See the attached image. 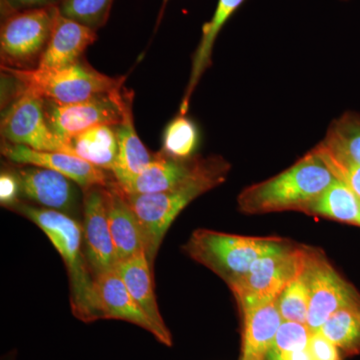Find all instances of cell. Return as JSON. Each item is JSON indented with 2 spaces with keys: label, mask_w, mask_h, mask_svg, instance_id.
I'll return each mask as SVG.
<instances>
[{
  "label": "cell",
  "mask_w": 360,
  "mask_h": 360,
  "mask_svg": "<svg viewBox=\"0 0 360 360\" xmlns=\"http://www.w3.org/2000/svg\"><path fill=\"white\" fill-rule=\"evenodd\" d=\"M231 168L229 161L213 155L203 158L191 179L165 193L134 194L122 189L141 224L146 257L153 269L161 243L174 219L189 203L224 184Z\"/></svg>",
  "instance_id": "cell-1"
},
{
  "label": "cell",
  "mask_w": 360,
  "mask_h": 360,
  "mask_svg": "<svg viewBox=\"0 0 360 360\" xmlns=\"http://www.w3.org/2000/svg\"><path fill=\"white\" fill-rule=\"evenodd\" d=\"M11 208L37 224L63 257L70 278L71 309L75 316L84 322L101 319L97 307L96 279L84 255L82 225L70 215L49 208L20 202Z\"/></svg>",
  "instance_id": "cell-2"
},
{
  "label": "cell",
  "mask_w": 360,
  "mask_h": 360,
  "mask_svg": "<svg viewBox=\"0 0 360 360\" xmlns=\"http://www.w3.org/2000/svg\"><path fill=\"white\" fill-rule=\"evenodd\" d=\"M335 179L314 149L281 174L246 187L239 194V210L246 214L303 212Z\"/></svg>",
  "instance_id": "cell-3"
},
{
  "label": "cell",
  "mask_w": 360,
  "mask_h": 360,
  "mask_svg": "<svg viewBox=\"0 0 360 360\" xmlns=\"http://www.w3.org/2000/svg\"><path fill=\"white\" fill-rule=\"evenodd\" d=\"M14 78L20 94H32L58 104L82 103L92 97L123 89L125 77H110L99 72L84 59L60 70H18L2 66Z\"/></svg>",
  "instance_id": "cell-4"
},
{
  "label": "cell",
  "mask_w": 360,
  "mask_h": 360,
  "mask_svg": "<svg viewBox=\"0 0 360 360\" xmlns=\"http://www.w3.org/2000/svg\"><path fill=\"white\" fill-rule=\"evenodd\" d=\"M288 243L290 241L278 238H250L198 229L184 250L231 285L245 276L258 258L283 250Z\"/></svg>",
  "instance_id": "cell-5"
},
{
  "label": "cell",
  "mask_w": 360,
  "mask_h": 360,
  "mask_svg": "<svg viewBox=\"0 0 360 360\" xmlns=\"http://www.w3.org/2000/svg\"><path fill=\"white\" fill-rule=\"evenodd\" d=\"M305 248L288 243L283 250L258 258L245 276L229 286L240 310L276 300L304 269Z\"/></svg>",
  "instance_id": "cell-6"
},
{
  "label": "cell",
  "mask_w": 360,
  "mask_h": 360,
  "mask_svg": "<svg viewBox=\"0 0 360 360\" xmlns=\"http://www.w3.org/2000/svg\"><path fill=\"white\" fill-rule=\"evenodd\" d=\"M56 7L4 16L0 30L2 66L18 70L37 68L51 37Z\"/></svg>",
  "instance_id": "cell-7"
},
{
  "label": "cell",
  "mask_w": 360,
  "mask_h": 360,
  "mask_svg": "<svg viewBox=\"0 0 360 360\" xmlns=\"http://www.w3.org/2000/svg\"><path fill=\"white\" fill-rule=\"evenodd\" d=\"M309 290L307 326L312 333L333 314L347 307H360V293L335 269L321 251L305 248L303 269Z\"/></svg>",
  "instance_id": "cell-8"
},
{
  "label": "cell",
  "mask_w": 360,
  "mask_h": 360,
  "mask_svg": "<svg viewBox=\"0 0 360 360\" xmlns=\"http://www.w3.org/2000/svg\"><path fill=\"white\" fill-rule=\"evenodd\" d=\"M130 101L131 94L123 87L82 103L58 104L44 101V112L52 131L68 144L71 139L94 127L120 124Z\"/></svg>",
  "instance_id": "cell-9"
},
{
  "label": "cell",
  "mask_w": 360,
  "mask_h": 360,
  "mask_svg": "<svg viewBox=\"0 0 360 360\" xmlns=\"http://www.w3.org/2000/svg\"><path fill=\"white\" fill-rule=\"evenodd\" d=\"M6 142L35 150L75 155L72 149L52 131L44 112V101L32 94H20L1 120Z\"/></svg>",
  "instance_id": "cell-10"
},
{
  "label": "cell",
  "mask_w": 360,
  "mask_h": 360,
  "mask_svg": "<svg viewBox=\"0 0 360 360\" xmlns=\"http://www.w3.org/2000/svg\"><path fill=\"white\" fill-rule=\"evenodd\" d=\"M84 191V250L96 278L115 270L117 258L108 222L105 187L94 186Z\"/></svg>",
  "instance_id": "cell-11"
},
{
  "label": "cell",
  "mask_w": 360,
  "mask_h": 360,
  "mask_svg": "<svg viewBox=\"0 0 360 360\" xmlns=\"http://www.w3.org/2000/svg\"><path fill=\"white\" fill-rule=\"evenodd\" d=\"M2 155L20 165H33L54 170L65 175L84 191L94 186L106 187L112 184L106 170L94 167L77 156L63 153L35 150L21 144L9 142L2 146Z\"/></svg>",
  "instance_id": "cell-12"
},
{
  "label": "cell",
  "mask_w": 360,
  "mask_h": 360,
  "mask_svg": "<svg viewBox=\"0 0 360 360\" xmlns=\"http://www.w3.org/2000/svg\"><path fill=\"white\" fill-rule=\"evenodd\" d=\"M97 307L101 319H118L141 326L167 347L172 345V336L163 333L135 302L129 290L115 270L96 277Z\"/></svg>",
  "instance_id": "cell-13"
},
{
  "label": "cell",
  "mask_w": 360,
  "mask_h": 360,
  "mask_svg": "<svg viewBox=\"0 0 360 360\" xmlns=\"http://www.w3.org/2000/svg\"><path fill=\"white\" fill-rule=\"evenodd\" d=\"M96 39V30L66 18L58 6L49 44L37 68L53 70L73 65Z\"/></svg>",
  "instance_id": "cell-14"
},
{
  "label": "cell",
  "mask_w": 360,
  "mask_h": 360,
  "mask_svg": "<svg viewBox=\"0 0 360 360\" xmlns=\"http://www.w3.org/2000/svg\"><path fill=\"white\" fill-rule=\"evenodd\" d=\"M21 193L49 210L68 214L77 202L72 180L47 168L22 165L16 175Z\"/></svg>",
  "instance_id": "cell-15"
},
{
  "label": "cell",
  "mask_w": 360,
  "mask_h": 360,
  "mask_svg": "<svg viewBox=\"0 0 360 360\" xmlns=\"http://www.w3.org/2000/svg\"><path fill=\"white\" fill-rule=\"evenodd\" d=\"M203 158H174L160 151L141 174L137 175L124 186H120L124 193L153 194L165 193L184 184L200 169Z\"/></svg>",
  "instance_id": "cell-16"
},
{
  "label": "cell",
  "mask_w": 360,
  "mask_h": 360,
  "mask_svg": "<svg viewBox=\"0 0 360 360\" xmlns=\"http://www.w3.org/2000/svg\"><path fill=\"white\" fill-rule=\"evenodd\" d=\"M105 195L108 222L118 264L146 250L143 232L117 182L105 187Z\"/></svg>",
  "instance_id": "cell-17"
},
{
  "label": "cell",
  "mask_w": 360,
  "mask_h": 360,
  "mask_svg": "<svg viewBox=\"0 0 360 360\" xmlns=\"http://www.w3.org/2000/svg\"><path fill=\"white\" fill-rule=\"evenodd\" d=\"M246 0H219L212 20L202 25L200 41L196 47L193 56L191 75L187 84L184 98L180 104V115H186L191 104L194 90L200 84L201 77L205 71L212 65V52L215 40L222 28L231 20L232 15L240 8Z\"/></svg>",
  "instance_id": "cell-18"
},
{
  "label": "cell",
  "mask_w": 360,
  "mask_h": 360,
  "mask_svg": "<svg viewBox=\"0 0 360 360\" xmlns=\"http://www.w3.org/2000/svg\"><path fill=\"white\" fill-rule=\"evenodd\" d=\"M243 319L240 360H265L283 319L276 300L241 310Z\"/></svg>",
  "instance_id": "cell-19"
},
{
  "label": "cell",
  "mask_w": 360,
  "mask_h": 360,
  "mask_svg": "<svg viewBox=\"0 0 360 360\" xmlns=\"http://www.w3.org/2000/svg\"><path fill=\"white\" fill-rule=\"evenodd\" d=\"M115 271L139 307L163 333L170 335L158 309L153 285V269L149 264L146 250L118 262Z\"/></svg>",
  "instance_id": "cell-20"
},
{
  "label": "cell",
  "mask_w": 360,
  "mask_h": 360,
  "mask_svg": "<svg viewBox=\"0 0 360 360\" xmlns=\"http://www.w3.org/2000/svg\"><path fill=\"white\" fill-rule=\"evenodd\" d=\"M131 103L130 101L127 104L122 123L115 127L118 155L112 174L120 186H124L141 174L153 160L135 130Z\"/></svg>",
  "instance_id": "cell-21"
},
{
  "label": "cell",
  "mask_w": 360,
  "mask_h": 360,
  "mask_svg": "<svg viewBox=\"0 0 360 360\" xmlns=\"http://www.w3.org/2000/svg\"><path fill=\"white\" fill-rule=\"evenodd\" d=\"M75 156L106 172H113L118 155L115 127L101 125L77 135L68 141Z\"/></svg>",
  "instance_id": "cell-22"
},
{
  "label": "cell",
  "mask_w": 360,
  "mask_h": 360,
  "mask_svg": "<svg viewBox=\"0 0 360 360\" xmlns=\"http://www.w3.org/2000/svg\"><path fill=\"white\" fill-rule=\"evenodd\" d=\"M303 213L360 226V198L349 187L335 179Z\"/></svg>",
  "instance_id": "cell-23"
},
{
  "label": "cell",
  "mask_w": 360,
  "mask_h": 360,
  "mask_svg": "<svg viewBox=\"0 0 360 360\" xmlns=\"http://www.w3.org/2000/svg\"><path fill=\"white\" fill-rule=\"evenodd\" d=\"M319 333L335 343L343 354H360V307L338 310L321 326Z\"/></svg>",
  "instance_id": "cell-24"
},
{
  "label": "cell",
  "mask_w": 360,
  "mask_h": 360,
  "mask_svg": "<svg viewBox=\"0 0 360 360\" xmlns=\"http://www.w3.org/2000/svg\"><path fill=\"white\" fill-rule=\"evenodd\" d=\"M331 148L360 165V115L347 111L333 120L323 139Z\"/></svg>",
  "instance_id": "cell-25"
},
{
  "label": "cell",
  "mask_w": 360,
  "mask_h": 360,
  "mask_svg": "<svg viewBox=\"0 0 360 360\" xmlns=\"http://www.w3.org/2000/svg\"><path fill=\"white\" fill-rule=\"evenodd\" d=\"M198 129L195 123L179 115L165 129L163 134V153L176 158H193L198 146Z\"/></svg>",
  "instance_id": "cell-26"
},
{
  "label": "cell",
  "mask_w": 360,
  "mask_h": 360,
  "mask_svg": "<svg viewBox=\"0 0 360 360\" xmlns=\"http://www.w3.org/2000/svg\"><path fill=\"white\" fill-rule=\"evenodd\" d=\"M277 307L283 321L307 324L309 290L303 270L278 296Z\"/></svg>",
  "instance_id": "cell-27"
},
{
  "label": "cell",
  "mask_w": 360,
  "mask_h": 360,
  "mask_svg": "<svg viewBox=\"0 0 360 360\" xmlns=\"http://www.w3.org/2000/svg\"><path fill=\"white\" fill-rule=\"evenodd\" d=\"M314 149L335 179L349 187L360 198V165L331 148L324 141L319 142Z\"/></svg>",
  "instance_id": "cell-28"
},
{
  "label": "cell",
  "mask_w": 360,
  "mask_h": 360,
  "mask_svg": "<svg viewBox=\"0 0 360 360\" xmlns=\"http://www.w3.org/2000/svg\"><path fill=\"white\" fill-rule=\"evenodd\" d=\"M113 0H65L58 7L66 18L97 30L108 20Z\"/></svg>",
  "instance_id": "cell-29"
},
{
  "label": "cell",
  "mask_w": 360,
  "mask_h": 360,
  "mask_svg": "<svg viewBox=\"0 0 360 360\" xmlns=\"http://www.w3.org/2000/svg\"><path fill=\"white\" fill-rule=\"evenodd\" d=\"M311 335L307 324L283 321L265 360H279L281 356L290 352L307 349Z\"/></svg>",
  "instance_id": "cell-30"
},
{
  "label": "cell",
  "mask_w": 360,
  "mask_h": 360,
  "mask_svg": "<svg viewBox=\"0 0 360 360\" xmlns=\"http://www.w3.org/2000/svg\"><path fill=\"white\" fill-rule=\"evenodd\" d=\"M307 349L314 360H341L338 347L319 331L310 336Z\"/></svg>",
  "instance_id": "cell-31"
},
{
  "label": "cell",
  "mask_w": 360,
  "mask_h": 360,
  "mask_svg": "<svg viewBox=\"0 0 360 360\" xmlns=\"http://www.w3.org/2000/svg\"><path fill=\"white\" fill-rule=\"evenodd\" d=\"M63 1L65 0H1L2 15L7 16L28 9L59 6Z\"/></svg>",
  "instance_id": "cell-32"
},
{
  "label": "cell",
  "mask_w": 360,
  "mask_h": 360,
  "mask_svg": "<svg viewBox=\"0 0 360 360\" xmlns=\"http://www.w3.org/2000/svg\"><path fill=\"white\" fill-rule=\"evenodd\" d=\"M20 191L18 176L11 174H1L0 176V200L6 207H13L18 201V194Z\"/></svg>",
  "instance_id": "cell-33"
},
{
  "label": "cell",
  "mask_w": 360,
  "mask_h": 360,
  "mask_svg": "<svg viewBox=\"0 0 360 360\" xmlns=\"http://www.w3.org/2000/svg\"><path fill=\"white\" fill-rule=\"evenodd\" d=\"M279 360H314L309 349L298 350V352H290L281 356Z\"/></svg>",
  "instance_id": "cell-34"
},
{
  "label": "cell",
  "mask_w": 360,
  "mask_h": 360,
  "mask_svg": "<svg viewBox=\"0 0 360 360\" xmlns=\"http://www.w3.org/2000/svg\"><path fill=\"white\" fill-rule=\"evenodd\" d=\"M168 1H169V0H162V4H161L160 13H158V20H156V28H158V25H160L161 20H162L163 15H165V9H167Z\"/></svg>",
  "instance_id": "cell-35"
}]
</instances>
